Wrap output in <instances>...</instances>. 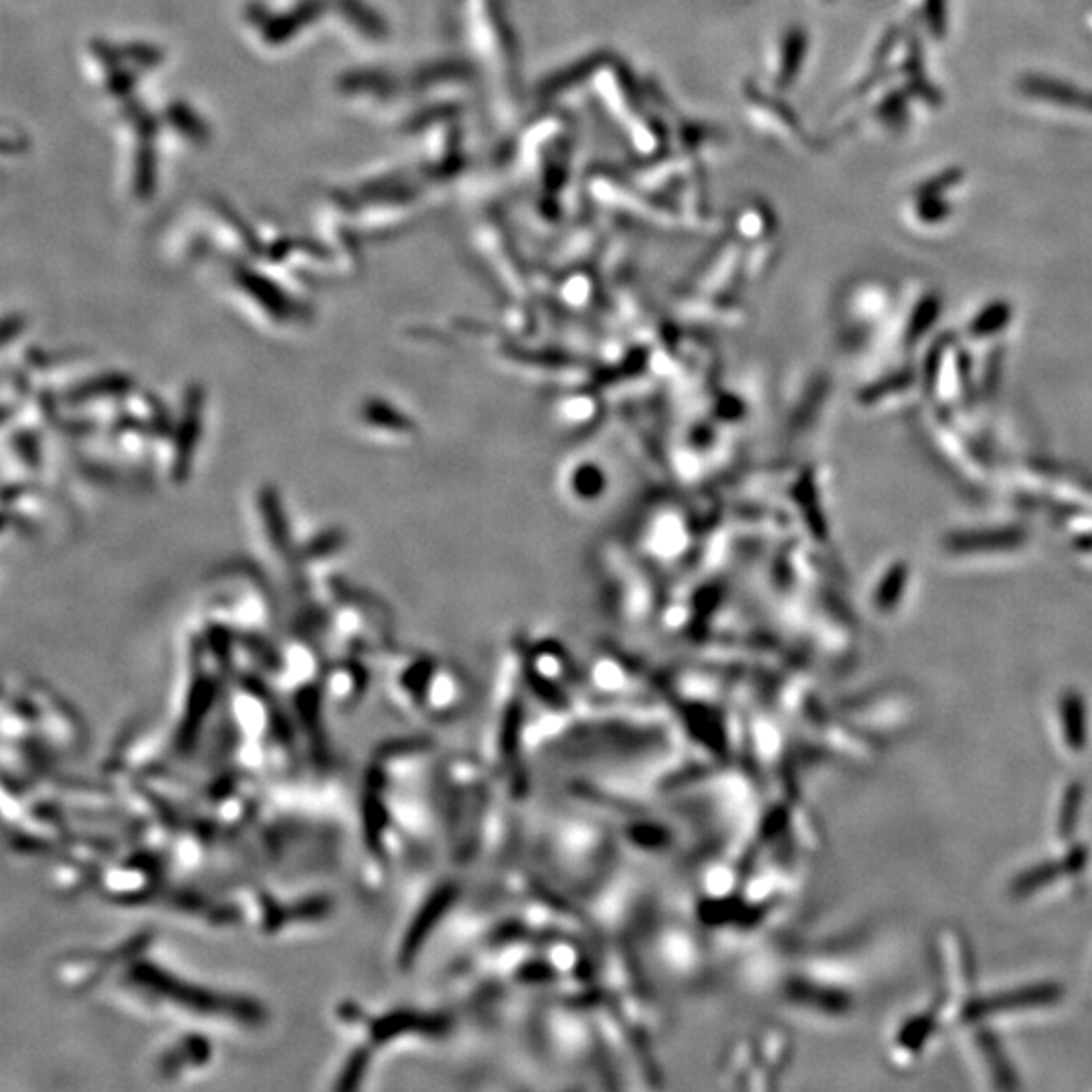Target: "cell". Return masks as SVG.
<instances>
[{
    "label": "cell",
    "mask_w": 1092,
    "mask_h": 1092,
    "mask_svg": "<svg viewBox=\"0 0 1092 1092\" xmlns=\"http://www.w3.org/2000/svg\"><path fill=\"white\" fill-rule=\"evenodd\" d=\"M1061 998V987L1054 983L1024 985V987H1017L1008 994H998L994 998L971 999L968 1006L961 1010V1014L969 1022H980L989 1015L1015 1014L1022 1010L1048 1008V1006H1054Z\"/></svg>",
    "instance_id": "1"
},
{
    "label": "cell",
    "mask_w": 1092,
    "mask_h": 1092,
    "mask_svg": "<svg viewBox=\"0 0 1092 1092\" xmlns=\"http://www.w3.org/2000/svg\"><path fill=\"white\" fill-rule=\"evenodd\" d=\"M975 1044L980 1046V1054H982L983 1062L989 1061L991 1077L998 1080L999 1087H1008L1010 1084L1008 1080H1014V1073L1008 1066L1003 1052L999 1050L998 1042L989 1034H982V1036H977Z\"/></svg>",
    "instance_id": "7"
},
{
    "label": "cell",
    "mask_w": 1092,
    "mask_h": 1092,
    "mask_svg": "<svg viewBox=\"0 0 1092 1092\" xmlns=\"http://www.w3.org/2000/svg\"><path fill=\"white\" fill-rule=\"evenodd\" d=\"M1082 785L1080 783H1070L1064 791V796L1061 799V808H1058V822H1056V831L1061 836L1062 840H1070L1075 836V829L1078 826V820H1080V810H1082Z\"/></svg>",
    "instance_id": "6"
},
{
    "label": "cell",
    "mask_w": 1092,
    "mask_h": 1092,
    "mask_svg": "<svg viewBox=\"0 0 1092 1092\" xmlns=\"http://www.w3.org/2000/svg\"><path fill=\"white\" fill-rule=\"evenodd\" d=\"M1087 864H1089V850L1075 848L1064 858L1050 860L1044 864H1038L1028 873L1020 874L1012 884V892L1017 898H1028L1031 894H1038L1042 890L1054 887L1058 878H1068V880L1077 878L1087 870Z\"/></svg>",
    "instance_id": "3"
},
{
    "label": "cell",
    "mask_w": 1092,
    "mask_h": 1092,
    "mask_svg": "<svg viewBox=\"0 0 1092 1092\" xmlns=\"http://www.w3.org/2000/svg\"><path fill=\"white\" fill-rule=\"evenodd\" d=\"M936 1030V1012H921V1014L908 1017L901 1026V1031L894 1038L892 1046V1058L901 1064H910L917 1061L924 1052L929 1040L933 1038Z\"/></svg>",
    "instance_id": "4"
},
{
    "label": "cell",
    "mask_w": 1092,
    "mask_h": 1092,
    "mask_svg": "<svg viewBox=\"0 0 1092 1092\" xmlns=\"http://www.w3.org/2000/svg\"><path fill=\"white\" fill-rule=\"evenodd\" d=\"M941 959L943 968L941 975L947 985V998L961 999V1010L968 1006L969 991L973 985V957L969 953L966 936L953 929L943 931L941 935Z\"/></svg>",
    "instance_id": "2"
},
{
    "label": "cell",
    "mask_w": 1092,
    "mask_h": 1092,
    "mask_svg": "<svg viewBox=\"0 0 1092 1092\" xmlns=\"http://www.w3.org/2000/svg\"><path fill=\"white\" fill-rule=\"evenodd\" d=\"M1058 729L1066 750L1080 755L1089 745V713L1078 694H1066L1058 708Z\"/></svg>",
    "instance_id": "5"
}]
</instances>
